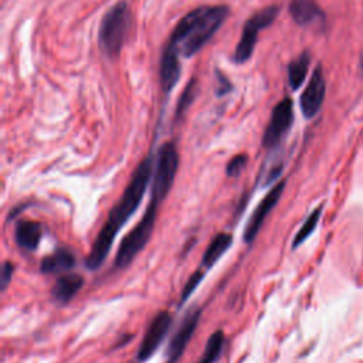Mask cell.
Wrapping results in <instances>:
<instances>
[{
	"label": "cell",
	"instance_id": "obj_1",
	"mask_svg": "<svg viewBox=\"0 0 363 363\" xmlns=\"http://www.w3.org/2000/svg\"><path fill=\"white\" fill-rule=\"evenodd\" d=\"M152 163V157L147 156L135 169L130 182L125 187L119 201L112 207L106 223L102 225L92 244V248L85 259V265L88 269H98L104 264L112 248L116 234L142 203L147 189V183L153 176Z\"/></svg>",
	"mask_w": 363,
	"mask_h": 363
},
{
	"label": "cell",
	"instance_id": "obj_2",
	"mask_svg": "<svg viewBox=\"0 0 363 363\" xmlns=\"http://www.w3.org/2000/svg\"><path fill=\"white\" fill-rule=\"evenodd\" d=\"M227 16L225 6H201L191 10L174 27L167 47L186 58L191 57L213 37Z\"/></svg>",
	"mask_w": 363,
	"mask_h": 363
},
{
	"label": "cell",
	"instance_id": "obj_3",
	"mask_svg": "<svg viewBox=\"0 0 363 363\" xmlns=\"http://www.w3.org/2000/svg\"><path fill=\"white\" fill-rule=\"evenodd\" d=\"M130 10L125 1L116 3L104 16L99 27V44L108 57L113 58L121 52L130 28Z\"/></svg>",
	"mask_w": 363,
	"mask_h": 363
},
{
	"label": "cell",
	"instance_id": "obj_4",
	"mask_svg": "<svg viewBox=\"0 0 363 363\" xmlns=\"http://www.w3.org/2000/svg\"><path fill=\"white\" fill-rule=\"evenodd\" d=\"M156 214H157V203L150 200L142 218L122 238L115 257L116 268H126L135 259V257L146 247L155 227Z\"/></svg>",
	"mask_w": 363,
	"mask_h": 363
},
{
	"label": "cell",
	"instance_id": "obj_5",
	"mask_svg": "<svg viewBox=\"0 0 363 363\" xmlns=\"http://www.w3.org/2000/svg\"><path fill=\"white\" fill-rule=\"evenodd\" d=\"M179 167V153L172 142L163 143L157 150L156 166L153 170L150 200L160 203L170 191Z\"/></svg>",
	"mask_w": 363,
	"mask_h": 363
},
{
	"label": "cell",
	"instance_id": "obj_6",
	"mask_svg": "<svg viewBox=\"0 0 363 363\" xmlns=\"http://www.w3.org/2000/svg\"><path fill=\"white\" fill-rule=\"evenodd\" d=\"M278 13H279V7L269 6V7L259 10L258 13H255L251 18H248L245 21L241 40L238 41L235 52H234V60L237 62H245L247 60H250V57L252 55L255 43H257L258 31L271 26L274 23V20L277 18Z\"/></svg>",
	"mask_w": 363,
	"mask_h": 363
},
{
	"label": "cell",
	"instance_id": "obj_7",
	"mask_svg": "<svg viewBox=\"0 0 363 363\" xmlns=\"http://www.w3.org/2000/svg\"><path fill=\"white\" fill-rule=\"evenodd\" d=\"M292 122H294L292 101L291 98H284L272 109L271 119L262 136V145L268 149L275 147L286 135Z\"/></svg>",
	"mask_w": 363,
	"mask_h": 363
},
{
	"label": "cell",
	"instance_id": "obj_8",
	"mask_svg": "<svg viewBox=\"0 0 363 363\" xmlns=\"http://www.w3.org/2000/svg\"><path fill=\"white\" fill-rule=\"evenodd\" d=\"M285 189V182H279L278 184H275L265 196L264 199L259 201V204L255 207V210L252 211V214L250 216L247 225L244 228V234L242 238L247 244L252 242L254 238L258 235L259 228L262 227L265 218L268 217V214L272 211V208L277 206V203L279 201V197L282 194Z\"/></svg>",
	"mask_w": 363,
	"mask_h": 363
},
{
	"label": "cell",
	"instance_id": "obj_9",
	"mask_svg": "<svg viewBox=\"0 0 363 363\" xmlns=\"http://www.w3.org/2000/svg\"><path fill=\"white\" fill-rule=\"evenodd\" d=\"M172 323V316L167 311H160L149 323L145 336L140 342L139 350H138V360L145 362L147 360L160 346V343L164 340L169 328Z\"/></svg>",
	"mask_w": 363,
	"mask_h": 363
},
{
	"label": "cell",
	"instance_id": "obj_10",
	"mask_svg": "<svg viewBox=\"0 0 363 363\" xmlns=\"http://www.w3.org/2000/svg\"><path fill=\"white\" fill-rule=\"evenodd\" d=\"M200 315H201L200 309H193L184 316L182 325L179 326V329L176 330V333L173 335V337L169 343L167 363H176L179 360V357L183 354L187 343L190 342L193 333L196 332Z\"/></svg>",
	"mask_w": 363,
	"mask_h": 363
},
{
	"label": "cell",
	"instance_id": "obj_11",
	"mask_svg": "<svg viewBox=\"0 0 363 363\" xmlns=\"http://www.w3.org/2000/svg\"><path fill=\"white\" fill-rule=\"evenodd\" d=\"M325 99V78L322 74V68L318 65L309 79L305 91L301 95V109L305 118H313Z\"/></svg>",
	"mask_w": 363,
	"mask_h": 363
},
{
	"label": "cell",
	"instance_id": "obj_12",
	"mask_svg": "<svg viewBox=\"0 0 363 363\" xmlns=\"http://www.w3.org/2000/svg\"><path fill=\"white\" fill-rule=\"evenodd\" d=\"M43 230L40 223L31 220H20L14 228V240L17 245L26 251H35L41 241Z\"/></svg>",
	"mask_w": 363,
	"mask_h": 363
},
{
	"label": "cell",
	"instance_id": "obj_13",
	"mask_svg": "<svg viewBox=\"0 0 363 363\" xmlns=\"http://www.w3.org/2000/svg\"><path fill=\"white\" fill-rule=\"evenodd\" d=\"M289 14L299 26H309L323 20V11L315 0H292Z\"/></svg>",
	"mask_w": 363,
	"mask_h": 363
},
{
	"label": "cell",
	"instance_id": "obj_14",
	"mask_svg": "<svg viewBox=\"0 0 363 363\" xmlns=\"http://www.w3.org/2000/svg\"><path fill=\"white\" fill-rule=\"evenodd\" d=\"M82 285L84 278L79 274L61 275L51 289L52 299L57 303H68L79 292Z\"/></svg>",
	"mask_w": 363,
	"mask_h": 363
},
{
	"label": "cell",
	"instance_id": "obj_15",
	"mask_svg": "<svg viewBox=\"0 0 363 363\" xmlns=\"http://www.w3.org/2000/svg\"><path fill=\"white\" fill-rule=\"evenodd\" d=\"M180 77V62H179V54L172 50L170 47H166L163 51L162 60H160V84L162 88L167 92L170 91L179 81Z\"/></svg>",
	"mask_w": 363,
	"mask_h": 363
},
{
	"label": "cell",
	"instance_id": "obj_16",
	"mask_svg": "<svg viewBox=\"0 0 363 363\" xmlns=\"http://www.w3.org/2000/svg\"><path fill=\"white\" fill-rule=\"evenodd\" d=\"M233 237L228 233H220L217 234L210 244L207 245L203 258H201V267L204 268H211L220 258L221 255L231 247Z\"/></svg>",
	"mask_w": 363,
	"mask_h": 363
},
{
	"label": "cell",
	"instance_id": "obj_17",
	"mask_svg": "<svg viewBox=\"0 0 363 363\" xmlns=\"http://www.w3.org/2000/svg\"><path fill=\"white\" fill-rule=\"evenodd\" d=\"M75 265V258L72 252H69L65 248H60L51 255L45 257L41 261V271L45 274H57L71 269Z\"/></svg>",
	"mask_w": 363,
	"mask_h": 363
},
{
	"label": "cell",
	"instance_id": "obj_18",
	"mask_svg": "<svg viewBox=\"0 0 363 363\" xmlns=\"http://www.w3.org/2000/svg\"><path fill=\"white\" fill-rule=\"evenodd\" d=\"M224 333L223 330H216L210 335L207 343H206V347H204V352L201 353L200 359L196 362V363H216L221 353H223V349H224Z\"/></svg>",
	"mask_w": 363,
	"mask_h": 363
},
{
	"label": "cell",
	"instance_id": "obj_19",
	"mask_svg": "<svg viewBox=\"0 0 363 363\" xmlns=\"http://www.w3.org/2000/svg\"><path fill=\"white\" fill-rule=\"evenodd\" d=\"M311 57L308 52H302L296 60H294L288 67V79L292 89H298L305 81Z\"/></svg>",
	"mask_w": 363,
	"mask_h": 363
},
{
	"label": "cell",
	"instance_id": "obj_20",
	"mask_svg": "<svg viewBox=\"0 0 363 363\" xmlns=\"http://www.w3.org/2000/svg\"><path fill=\"white\" fill-rule=\"evenodd\" d=\"M319 217H320V208H315V210L308 216V218L305 220V223L302 224V227L298 230V233H296V235H295V238H294V241H292V247H294V248L299 247V245L313 233V230H315L316 225H318Z\"/></svg>",
	"mask_w": 363,
	"mask_h": 363
},
{
	"label": "cell",
	"instance_id": "obj_21",
	"mask_svg": "<svg viewBox=\"0 0 363 363\" xmlns=\"http://www.w3.org/2000/svg\"><path fill=\"white\" fill-rule=\"evenodd\" d=\"M194 95H196V81H190V84L184 88L180 99H179V104H177V109H176V116L179 118L180 115H183V112L189 108V105L193 102L194 99Z\"/></svg>",
	"mask_w": 363,
	"mask_h": 363
},
{
	"label": "cell",
	"instance_id": "obj_22",
	"mask_svg": "<svg viewBox=\"0 0 363 363\" xmlns=\"http://www.w3.org/2000/svg\"><path fill=\"white\" fill-rule=\"evenodd\" d=\"M247 164V156L245 155H237L234 156L225 166V173L230 177H237L241 174V172L245 169Z\"/></svg>",
	"mask_w": 363,
	"mask_h": 363
},
{
	"label": "cell",
	"instance_id": "obj_23",
	"mask_svg": "<svg viewBox=\"0 0 363 363\" xmlns=\"http://www.w3.org/2000/svg\"><path fill=\"white\" fill-rule=\"evenodd\" d=\"M203 277H204V274H203V271L201 269H199V271H196L190 278H189V281L186 282V285L183 286V289H182V295H180V302H184L193 292H194V289L199 286V284L201 282V279H203Z\"/></svg>",
	"mask_w": 363,
	"mask_h": 363
},
{
	"label": "cell",
	"instance_id": "obj_24",
	"mask_svg": "<svg viewBox=\"0 0 363 363\" xmlns=\"http://www.w3.org/2000/svg\"><path fill=\"white\" fill-rule=\"evenodd\" d=\"M216 74H217V78H218V86H217V95H224V94H227V92H230V89H231V84H230V81H228V78H225L218 69L216 71Z\"/></svg>",
	"mask_w": 363,
	"mask_h": 363
},
{
	"label": "cell",
	"instance_id": "obj_25",
	"mask_svg": "<svg viewBox=\"0 0 363 363\" xmlns=\"http://www.w3.org/2000/svg\"><path fill=\"white\" fill-rule=\"evenodd\" d=\"M13 271H14L13 264H10V262H4L3 268H1V288H3V289H4V288L7 286V284L10 282L11 275H13Z\"/></svg>",
	"mask_w": 363,
	"mask_h": 363
}]
</instances>
